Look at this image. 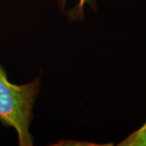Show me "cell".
<instances>
[{
	"instance_id": "cell-1",
	"label": "cell",
	"mask_w": 146,
	"mask_h": 146,
	"mask_svg": "<svg viewBox=\"0 0 146 146\" xmlns=\"http://www.w3.org/2000/svg\"><path fill=\"white\" fill-rule=\"evenodd\" d=\"M39 89V78L22 85L11 83L0 64V123L16 131L21 146L33 144L29 126Z\"/></svg>"
},
{
	"instance_id": "cell-2",
	"label": "cell",
	"mask_w": 146,
	"mask_h": 146,
	"mask_svg": "<svg viewBox=\"0 0 146 146\" xmlns=\"http://www.w3.org/2000/svg\"><path fill=\"white\" fill-rule=\"evenodd\" d=\"M119 146H146V123L118 145Z\"/></svg>"
},
{
	"instance_id": "cell-3",
	"label": "cell",
	"mask_w": 146,
	"mask_h": 146,
	"mask_svg": "<svg viewBox=\"0 0 146 146\" xmlns=\"http://www.w3.org/2000/svg\"><path fill=\"white\" fill-rule=\"evenodd\" d=\"M90 0H79V3L76 6L75 8L68 11L69 19L72 21H80L84 18V7L85 4L89 3ZM66 0H58V4L61 8V10H63L65 7Z\"/></svg>"
}]
</instances>
